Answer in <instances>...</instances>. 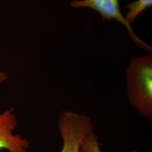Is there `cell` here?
I'll return each instance as SVG.
<instances>
[{
    "instance_id": "277c9868",
    "label": "cell",
    "mask_w": 152,
    "mask_h": 152,
    "mask_svg": "<svg viewBox=\"0 0 152 152\" xmlns=\"http://www.w3.org/2000/svg\"><path fill=\"white\" fill-rule=\"evenodd\" d=\"M17 126L14 108L6 109L0 113V152L6 149L10 152H27L29 141L13 132Z\"/></svg>"
},
{
    "instance_id": "52a82bcc",
    "label": "cell",
    "mask_w": 152,
    "mask_h": 152,
    "mask_svg": "<svg viewBox=\"0 0 152 152\" xmlns=\"http://www.w3.org/2000/svg\"><path fill=\"white\" fill-rule=\"evenodd\" d=\"M7 78H8L7 75L5 72L1 71L0 69V83H2L6 81V80H7Z\"/></svg>"
},
{
    "instance_id": "5b68a950",
    "label": "cell",
    "mask_w": 152,
    "mask_h": 152,
    "mask_svg": "<svg viewBox=\"0 0 152 152\" xmlns=\"http://www.w3.org/2000/svg\"><path fill=\"white\" fill-rule=\"evenodd\" d=\"M152 6V0H137L125 5L124 9H129L125 16L126 20L129 24L133 23L137 16Z\"/></svg>"
},
{
    "instance_id": "3957f363",
    "label": "cell",
    "mask_w": 152,
    "mask_h": 152,
    "mask_svg": "<svg viewBox=\"0 0 152 152\" xmlns=\"http://www.w3.org/2000/svg\"><path fill=\"white\" fill-rule=\"evenodd\" d=\"M73 8L88 7L96 11L102 17L103 21L114 19L125 26L128 31L130 38L135 44L145 50L147 52L151 53L152 48L145 44L136 36L133 29L122 15L120 8L119 0H73L71 2Z\"/></svg>"
},
{
    "instance_id": "6da1fadb",
    "label": "cell",
    "mask_w": 152,
    "mask_h": 152,
    "mask_svg": "<svg viewBox=\"0 0 152 152\" xmlns=\"http://www.w3.org/2000/svg\"><path fill=\"white\" fill-rule=\"evenodd\" d=\"M129 102L144 117L152 119V56L132 57L126 69Z\"/></svg>"
},
{
    "instance_id": "8992f818",
    "label": "cell",
    "mask_w": 152,
    "mask_h": 152,
    "mask_svg": "<svg viewBox=\"0 0 152 152\" xmlns=\"http://www.w3.org/2000/svg\"><path fill=\"white\" fill-rule=\"evenodd\" d=\"M80 152H102L98 136L93 132L89 134L82 143ZM131 152H139L133 150Z\"/></svg>"
},
{
    "instance_id": "7a4b0ae2",
    "label": "cell",
    "mask_w": 152,
    "mask_h": 152,
    "mask_svg": "<svg viewBox=\"0 0 152 152\" xmlns=\"http://www.w3.org/2000/svg\"><path fill=\"white\" fill-rule=\"evenodd\" d=\"M94 124L85 115L63 110L58 120V128L63 140L60 152H80L82 143L93 132Z\"/></svg>"
}]
</instances>
